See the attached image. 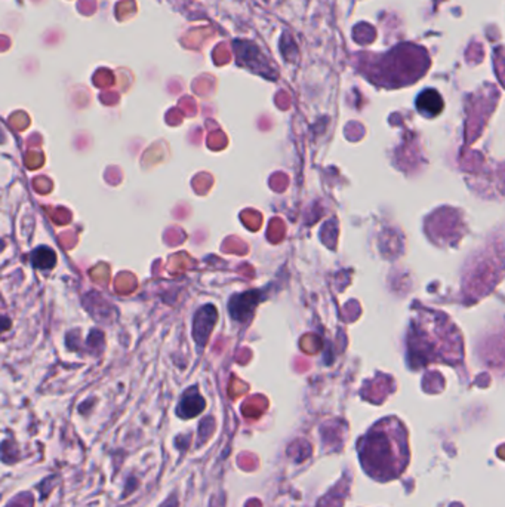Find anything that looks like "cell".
Returning <instances> with one entry per match:
<instances>
[{
    "label": "cell",
    "mask_w": 505,
    "mask_h": 507,
    "mask_svg": "<svg viewBox=\"0 0 505 507\" xmlns=\"http://www.w3.org/2000/svg\"><path fill=\"white\" fill-rule=\"evenodd\" d=\"M417 109L424 116H437L443 110V100L440 93L434 89H426L419 93L417 100Z\"/></svg>",
    "instance_id": "6da1fadb"
},
{
    "label": "cell",
    "mask_w": 505,
    "mask_h": 507,
    "mask_svg": "<svg viewBox=\"0 0 505 507\" xmlns=\"http://www.w3.org/2000/svg\"><path fill=\"white\" fill-rule=\"evenodd\" d=\"M203 408H205L203 398L197 393L196 388H190V391L181 399L178 407V416L182 418H192L196 417L199 412H202Z\"/></svg>",
    "instance_id": "7a4b0ae2"
},
{
    "label": "cell",
    "mask_w": 505,
    "mask_h": 507,
    "mask_svg": "<svg viewBox=\"0 0 505 507\" xmlns=\"http://www.w3.org/2000/svg\"><path fill=\"white\" fill-rule=\"evenodd\" d=\"M31 263L36 268L40 270H49L56 263V255L55 252L48 246H39L38 250H34L31 254Z\"/></svg>",
    "instance_id": "3957f363"
},
{
    "label": "cell",
    "mask_w": 505,
    "mask_h": 507,
    "mask_svg": "<svg viewBox=\"0 0 505 507\" xmlns=\"http://www.w3.org/2000/svg\"><path fill=\"white\" fill-rule=\"evenodd\" d=\"M6 507H33V495L31 494H21L10 501Z\"/></svg>",
    "instance_id": "277c9868"
},
{
    "label": "cell",
    "mask_w": 505,
    "mask_h": 507,
    "mask_svg": "<svg viewBox=\"0 0 505 507\" xmlns=\"http://www.w3.org/2000/svg\"><path fill=\"white\" fill-rule=\"evenodd\" d=\"M9 328H10V321H9V317H6V316H0V335H2V333L8 331Z\"/></svg>",
    "instance_id": "5b68a950"
},
{
    "label": "cell",
    "mask_w": 505,
    "mask_h": 507,
    "mask_svg": "<svg viewBox=\"0 0 505 507\" xmlns=\"http://www.w3.org/2000/svg\"><path fill=\"white\" fill-rule=\"evenodd\" d=\"M160 507H177V499L172 497V499H169L168 501H164Z\"/></svg>",
    "instance_id": "8992f818"
}]
</instances>
